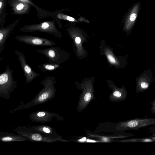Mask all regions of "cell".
I'll return each instance as SVG.
<instances>
[{"label":"cell","instance_id":"18","mask_svg":"<svg viewBox=\"0 0 155 155\" xmlns=\"http://www.w3.org/2000/svg\"><path fill=\"white\" fill-rule=\"evenodd\" d=\"M37 68L43 72L57 69L60 67L59 64L46 63L37 66Z\"/></svg>","mask_w":155,"mask_h":155},{"label":"cell","instance_id":"21","mask_svg":"<svg viewBox=\"0 0 155 155\" xmlns=\"http://www.w3.org/2000/svg\"><path fill=\"white\" fill-rule=\"evenodd\" d=\"M91 97V94L90 93H86L84 97V100L85 101H88L90 100Z\"/></svg>","mask_w":155,"mask_h":155},{"label":"cell","instance_id":"22","mask_svg":"<svg viewBox=\"0 0 155 155\" xmlns=\"http://www.w3.org/2000/svg\"><path fill=\"white\" fill-rule=\"evenodd\" d=\"M107 58L109 61L111 63L114 64L116 62V61L114 58L110 54L108 55Z\"/></svg>","mask_w":155,"mask_h":155},{"label":"cell","instance_id":"16","mask_svg":"<svg viewBox=\"0 0 155 155\" xmlns=\"http://www.w3.org/2000/svg\"><path fill=\"white\" fill-rule=\"evenodd\" d=\"M9 0H0V26H4L7 13L5 12Z\"/></svg>","mask_w":155,"mask_h":155},{"label":"cell","instance_id":"20","mask_svg":"<svg viewBox=\"0 0 155 155\" xmlns=\"http://www.w3.org/2000/svg\"><path fill=\"white\" fill-rule=\"evenodd\" d=\"M149 133L151 134V135L155 136V125L150 127L149 128Z\"/></svg>","mask_w":155,"mask_h":155},{"label":"cell","instance_id":"23","mask_svg":"<svg viewBox=\"0 0 155 155\" xmlns=\"http://www.w3.org/2000/svg\"><path fill=\"white\" fill-rule=\"evenodd\" d=\"M75 40V42L78 44L80 43L81 41V39L80 38L78 37H76Z\"/></svg>","mask_w":155,"mask_h":155},{"label":"cell","instance_id":"26","mask_svg":"<svg viewBox=\"0 0 155 155\" xmlns=\"http://www.w3.org/2000/svg\"><path fill=\"white\" fill-rule=\"evenodd\" d=\"M103 140L104 141H107L108 140V139L106 137H104L103 138Z\"/></svg>","mask_w":155,"mask_h":155},{"label":"cell","instance_id":"9","mask_svg":"<svg viewBox=\"0 0 155 155\" xmlns=\"http://www.w3.org/2000/svg\"><path fill=\"white\" fill-rule=\"evenodd\" d=\"M28 117L32 122L45 123L53 120H60L61 116L57 114L47 111H36L30 114Z\"/></svg>","mask_w":155,"mask_h":155},{"label":"cell","instance_id":"19","mask_svg":"<svg viewBox=\"0 0 155 155\" xmlns=\"http://www.w3.org/2000/svg\"><path fill=\"white\" fill-rule=\"evenodd\" d=\"M151 111L152 114L155 115V99H153L151 102Z\"/></svg>","mask_w":155,"mask_h":155},{"label":"cell","instance_id":"14","mask_svg":"<svg viewBox=\"0 0 155 155\" xmlns=\"http://www.w3.org/2000/svg\"><path fill=\"white\" fill-rule=\"evenodd\" d=\"M20 0L28 3L34 7L37 11V15L38 17L40 19H42L49 17L53 18L54 17L57 13L60 12L61 10H55L54 12H52L44 9L35 4L31 0Z\"/></svg>","mask_w":155,"mask_h":155},{"label":"cell","instance_id":"11","mask_svg":"<svg viewBox=\"0 0 155 155\" xmlns=\"http://www.w3.org/2000/svg\"><path fill=\"white\" fill-rule=\"evenodd\" d=\"M21 17L15 20L12 23L7 26H0V53H1L4 50L5 43L7 39L9 36L21 20Z\"/></svg>","mask_w":155,"mask_h":155},{"label":"cell","instance_id":"17","mask_svg":"<svg viewBox=\"0 0 155 155\" xmlns=\"http://www.w3.org/2000/svg\"><path fill=\"white\" fill-rule=\"evenodd\" d=\"M123 142L131 143L155 142V136H150L149 137L131 138L123 140Z\"/></svg>","mask_w":155,"mask_h":155},{"label":"cell","instance_id":"24","mask_svg":"<svg viewBox=\"0 0 155 155\" xmlns=\"http://www.w3.org/2000/svg\"><path fill=\"white\" fill-rule=\"evenodd\" d=\"M86 140V138L85 137H83L82 139H80L79 141L81 142L84 141Z\"/></svg>","mask_w":155,"mask_h":155},{"label":"cell","instance_id":"3","mask_svg":"<svg viewBox=\"0 0 155 155\" xmlns=\"http://www.w3.org/2000/svg\"><path fill=\"white\" fill-rule=\"evenodd\" d=\"M13 72L7 65L0 75V97L6 100L9 99L11 93L17 87V82L13 78Z\"/></svg>","mask_w":155,"mask_h":155},{"label":"cell","instance_id":"7","mask_svg":"<svg viewBox=\"0 0 155 155\" xmlns=\"http://www.w3.org/2000/svg\"><path fill=\"white\" fill-rule=\"evenodd\" d=\"M15 38L19 42L31 45L52 47L56 44L51 40L31 35H19Z\"/></svg>","mask_w":155,"mask_h":155},{"label":"cell","instance_id":"10","mask_svg":"<svg viewBox=\"0 0 155 155\" xmlns=\"http://www.w3.org/2000/svg\"><path fill=\"white\" fill-rule=\"evenodd\" d=\"M8 5L11 8L12 15H23L29 14L32 5L20 0H9Z\"/></svg>","mask_w":155,"mask_h":155},{"label":"cell","instance_id":"8","mask_svg":"<svg viewBox=\"0 0 155 155\" xmlns=\"http://www.w3.org/2000/svg\"><path fill=\"white\" fill-rule=\"evenodd\" d=\"M14 52L18 57L21 67L25 77L26 84L32 81L35 78L39 77L41 74L33 71L28 65L26 61L25 55L22 52L17 50H15Z\"/></svg>","mask_w":155,"mask_h":155},{"label":"cell","instance_id":"2","mask_svg":"<svg viewBox=\"0 0 155 155\" xmlns=\"http://www.w3.org/2000/svg\"><path fill=\"white\" fill-rule=\"evenodd\" d=\"M52 21H47L35 23L25 25L21 27L19 31L29 33L40 32L50 34L57 38H60L61 35L56 26V19L53 17Z\"/></svg>","mask_w":155,"mask_h":155},{"label":"cell","instance_id":"13","mask_svg":"<svg viewBox=\"0 0 155 155\" xmlns=\"http://www.w3.org/2000/svg\"><path fill=\"white\" fill-rule=\"evenodd\" d=\"M0 141L3 142L30 141L28 138L20 134L3 132L0 133Z\"/></svg>","mask_w":155,"mask_h":155},{"label":"cell","instance_id":"1","mask_svg":"<svg viewBox=\"0 0 155 155\" xmlns=\"http://www.w3.org/2000/svg\"><path fill=\"white\" fill-rule=\"evenodd\" d=\"M56 83L54 76H47L41 82L40 84L43 86V88L31 101L20 107H21L20 109L30 108L52 99L57 91L55 87Z\"/></svg>","mask_w":155,"mask_h":155},{"label":"cell","instance_id":"5","mask_svg":"<svg viewBox=\"0 0 155 155\" xmlns=\"http://www.w3.org/2000/svg\"><path fill=\"white\" fill-rule=\"evenodd\" d=\"M155 125V118H136L120 123L123 130H138L141 128Z\"/></svg>","mask_w":155,"mask_h":155},{"label":"cell","instance_id":"6","mask_svg":"<svg viewBox=\"0 0 155 155\" xmlns=\"http://www.w3.org/2000/svg\"><path fill=\"white\" fill-rule=\"evenodd\" d=\"M35 51L45 55L48 59V62L50 63L59 65L64 60V52L58 47L52 46Z\"/></svg>","mask_w":155,"mask_h":155},{"label":"cell","instance_id":"15","mask_svg":"<svg viewBox=\"0 0 155 155\" xmlns=\"http://www.w3.org/2000/svg\"><path fill=\"white\" fill-rule=\"evenodd\" d=\"M140 2L135 3L132 8L128 17L126 27L128 29H130L135 23L140 8Z\"/></svg>","mask_w":155,"mask_h":155},{"label":"cell","instance_id":"12","mask_svg":"<svg viewBox=\"0 0 155 155\" xmlns=\"http://www.w3.org/2000/svg\"><path fill=\"white\" fill-rule=\"evenodd\" d=\"M29 127L45 136L54 138L61 137L53 128L48 126L40 125L29 126Z\"/></svg>","mask_w":155,"mask_h":155},{"label":"cell","instance_id":"25","mask_svg":"<svg viewBox=\"0 0 155 155\" xmlns=\"http://www.w3.org/2000/svg\"><path fill=\"white\" fill-rule=\"evenodd\" d=\"M87 142H96L94 140H87Z\"/></svg>","mask_w":155,"mask_h":155},{"label":"cell","instance_id":"4","mask_svg":"<svg viewBox=\"0 0 155 155\" xmlns=\"http://www.w3.org/2000/svg\"><path fill=\"white\" fill-rule=\"evenodd\" d=\"M13 130L17 134L28 138L30 141L51 143L64 141L61 137L54 138L44 135L26 126H18Z\"/></svg>","mask_w":155,"mask_h":155}]
</instances>
